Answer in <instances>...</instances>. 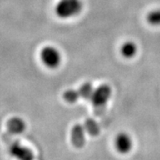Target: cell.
<instances>
[{"label":"cell","mask_w":160,"mask_h":160,"mask_svg":"<svg viewBox=\"0 0 160 160\" xmlns=\"http://www.w3.org/2000/svg\"><path fill=\"white\" fill-rule=\"evenodd\" d=\"M111 96V88L107 84H102L94 89L89 101L96 109V111H102Z\"/></svg>","instance_id":"cell-2"},{"label":"cell","mask_w":160,"mask_h":160,"mask_svg":"<svg viewBox=\"0 0 160 160\" xmlns=\"http://www.w3.org/2000/svg\"><path fill=\"white\" fill-rule=\"evenodd\" d=\"M146 20L151 25H160V9H155L148 13Z\"/></svg>","instance_id":"cell-10"},{"label":"cell","mask_w":160,"mask_h":160,"mask_svg":"<svg viewBox=\"0 0 160 160\" xmlns=\"http://www.w3.org/2000/svg\"><path fill=\"white\" fill-rule=\"evenodd\" d=\"M72 142L76 147H82L84 145V128L81 125H76L73 128L71 132Z\"/></svg>","instance_id":"cell-7"},{"label":"cell","mask_w":160,"mask_h":160,"mask_svg":"<svg viewBox=\"0 0 160 160\" xmlns=\"http://www.w3.org/2000/svg\"><path fill=\"white\" fill-rule=\"evenodd\" d=\"M85 127H86V128L88 131V132L90 133V134H92V136H96L99 133V126H98V124H97L94 120H88L86 122Z\"/></svg>","instance_id":"cell-12"},{"label":"cell","mask_w":160,"mask_h":160,"mask_svg":"<svg viewBox=\"0 0 160 160\" xmlns=\"http://www.w3.org/2000/svg\"><path fill=\"white\" fill-rule=\"evenodd\" d=\"M41 61L48 68L56 69L61 62V53L56 48L52 46L44 47L40 52Z\"/></svg>","instance_id":"cell-3"},{"label":"cell","mask_w":160,"mask_h":160,"mask_svg":"<svg viewBox=\"0 0 160 160\" xmlns=\"http://www.w3.org/2000/svg\"><path fill=\"white\" fill-rule=\"evenodd\" d=\"M80 97L78 90H67L65 91L63 94V98L65 101H67L69 103H74L75 101L78 100Z\"/></svg>","instance_id":"cell-11"},{"label":"cell","mask_w":160,"mask_h":160,"mask_svg":"<svg viewBox=\"0 0 160 160\" xmlns=\"http://www.w3.org/2000/svg\"><path fill=\"white\" fill-rule=\"evenodd\" d=\"M9 153L17 160H34V153L30 148L21 145L19 142H15L11 145Z\"/></svg>","instance_id":"cell-4"},{"label":"cell","mask_w":160,"mask_h":160,"mask_svg":"<svg viewBox=\"0 0 160 160\" xmlns=\"http://www.w3.org/2000/svg\"><path fill=\"white\" fill-rule=\"evenodd\" d=\"M7 128L9 132L18 135V134H21L25 131V122L21 118L13 117L7 122Z\"/></svg>","instance_id":"cell-6"},{"label":"cell","mask_w":160,"mask_h":160,"mask_svg":"<svg viewBox=\"0 0 160 160\" xmlns=\"http://www.w3.org/2000/svg\"><path fill=\"white\" fill-rule=\"evenodd\" d=\"M82 10L81 0H59L55 6L56 15L61 19L78 16Z\"/></svg>","instance_id":"cell-1"},{"label":"cell","mask_w":160,"mask_h":160,"mask_svg":"<svg viewBox=\"0 0 160 160\" xmlns=\"http://www.w3.org/2000/svg\"><path fill=\"white\" fill-rule=\"evenodd\" d=\"M94 89L95 88H93L92 83L85 82L78 89L80 97H82L85 100H90L91 97H92L93 92H94Z\"/></svg>","instance_id":"cell-9"},{"label":"cell","mask_w":160,"mask_h":160,"mask_svg":"<svg viewBox=\"0 0 160 160\" xmlns=\"http://www.w3.org/2000/svg\"><path fill=\"white\" fill-rule=\"evenodd\" d=\"M133 146L132 140L128 134L122 132L118 134L114 140V147L116 150L122 154H128Z\"/></svg>","instance_id":"cell-5"},{"label":"cell","mask_w":160,"mask_h":160,"mask_svg":"<svg viewBox=\"0 0 160 160\" xmlns=\"http://www.w3.org/2000/svg\"><path fill=\"white\" fill-rule=\"evenodd\" d=\"M137 47L133 42H126L122 45L120 52L125 58H132L137 54Z\"/></svg>","instance_id":"cell-8"}]
</instances>
